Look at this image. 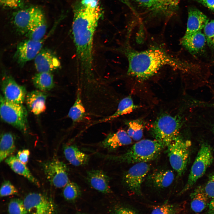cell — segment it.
Listing matches in <instances>:
<instances>
[{
    "label": "cell",
    "mask_w": 214,
    "mask_h": 214,
    "mask_svg": "<svg viewBox=\"0 0 214 214\" xmlns=\"http://www.w3.org/2000/svg\"><path fill=\"white\" fill-rule=\"evenodd\" d=\"M102 12L97 0H82L74 9L72 32L78 69L92 74L94 35Z\"/></svg>",
    "instance_id": "6da1fadb"
},
{
    "label": "cell",
    "mask_w": 214,
    "mask_h": 214,
    "mask_svg": "<svg viewBox=\"0 0 214 214\" xmlns=\"http://www.w3.org/2000/svg\"><path fill=\"white\" fill-rule=\"evenodd\" d=\"M125 52L128 62L127 74L141 81L152 76L165 66L188 73L195 69L194 64L176 58L159 47L140 51L128 49Z\"/></svg>",
    "instance_id": "7a4b0ae2"
},
{
    "label": "cell",
    "mask_w": 214,
    "mask_h": 214,
    "mask_svg": "<svg viewBox=\"0 0 214 214\" xmlns=\"http://www.w3.org/2000/svg\"><path fill=\"white\" fill-rule=\"evenodd\" d=\"M166 147V144L160 140L143 139L135 144L123 154L103 155V157L107 159L120 163L147 162L156 158Z\"/></svg>",
    "instance_id": "3957f363"
},
{
    "label": "cell",
    "mask_w": 214,
    "mask_h": 214,
    "mask_svg": "<svg viewBox=\"0 0 214 214\" xmlns=\"http://www.w3.org/2000/svg\"><path fill=\"white\" fill-rule=\"evenodd\" d=\"M0 114L5 122L26 133L28 130L27 112L22 104L13 103L0 96Z\"/></svg>",
    "instance_id": "277c9868"
},
{
    "label": "cell",
    "mask_w": 214,
    "mask_h": 214,
    "mask_svg": "<svg viewBox=\"0 0 214 214\" xmlns=\"http://www.w3.org/2000/svg\"><path fill=\"white\" fill-rule=\"evenodd\" d=\"M180 123L178 119L167 114L158 117L152 128V134L156 139L167 146L178 136Z\"/></svg>",
    "instance_id": "5b68a950"
},
{
    "label": "cell",
    "mask_w": 214,
    "mask_h": 214,
    "mask_svg": "<svg viewBox=\"0 0 214 214\" xmlns=\"http://www.w3.org/2000/svg\"><path fill=\"white\" fill-rule=\"evenodd\" d=\"M189 144L178 136L167 146L166 152L170 165L178 176L185 171L189 155Z\"/></svg>",
    "instance_id": "8992f818"
},
{
    "label": "cell",
    "mask_w": 214,
    "mask_h": 214,
    "mask_svg": "<svg viewBox=\"0 0 214 214\" xmlns=\"http://www.w3.org/2000/svg\"><path fill=\"white\" fill-rule=\"evenodd\" d=\"M213 160L212 152L210 145L202 144L191 168L187 182L180 194L192 187L198 180L204 174Z\"/></svg>",
    "instance_id": "52a82bcc"
},
{
    "label": "cell",
    "mask_w": 214,
    "mask_h": 214,
    "mask_svg": "<svg viewBox=\"0 0 214 214\" xmlns=\"http://www.w3.org/2000/svg\"><path fill=\"white\" fill-rule=\"evenodd\" d=\"M29 214H56L57 208L53 200L46 195L38 193H30L23 201Z\"/></svg>",
    "instance_id": "ba28073f"
},
{
    "label": "cell",
    "mask_w": 214,
    "mask_h": 214,
    "mask_svg": "<svg viewBox=\"0 0 214 214\" xmlns=\"http://www.w3.org/2000/svg\"><path fill=\"white\" fill-rule=\"evenodd\" d=\"M150 168L147 162L136 163L125 174L122 180L124 185L136 194L141 195V185Z\"/></svg>",
    "instance_id": "9c48e42d"
},
{
    "label": "cell",
    "mask_w": 214,
    "mask_h": 214,
    "mask_svg": "<svg viewBox=\"0 0 214 214\" xmlns=\"http://www.w3.org/2000/svg\"><path fill=\"white\" fill-rule=\"evenodd\" d=\"M42 165L47 179L55 187H64L69 181L67 167L62 161L55 158L43 163Z\"/></svg>",
    "instance_id": "30bf717a"
},
{
    "label": "cell",
    "mask_w": 214,
    "mask_h": 214,
    "mask_svg": "<svg viewBox=\"0 0 214 214\" xmlns=\"http://www.w3.org/2000/svg\"><path fill=\"white\" fill-rule=\"evenodd\" d=\"M1 88L3 97L8 101L22 104L26 95L25 88L19 84L7 72L3 73Z\"/></svg>",
    "instance_id": "8fae6325"
},
{
    "label": "cell",
    "mask_w": 214,
    "mask_h": 214,
    "mask_svg": "<svg viewBox=\"0 0 214 214\" xmlns=\"http://www.w3.org/2000/svg\"><path fill=\"white\" fill-rule=\"evenodd\" d=\"M43 40H35L28 38L17 45L14 58L19 65L23 67L27 62L34 59L43 48Z\"/></svg>",
    "instance_id": "7c38bea8"
},
{
    "label": "cell",
    "mask_w": 214,
    "mask_h": 214,
    "mask_svg": "<svg viewBox=\"0 0 214 214\" xmlns=\"http://www.w3.org/2000/svg\"><path fill=\"white\" fill-rule=\"evenodd\" d=\"M135 0L141 7L155 16H171L177 6L176 0Z\"/></svg>",
    "instance_id": "4fadbf2b"
},
{
    "label": "cell",
    "mask_w": 214,
    "mask_h": 214,
    "mask_svg": "<svg viewBox=\"0 0 214 214\" xmlns=\"http://www.w3.org/2000/svg\"><path fill=\"white\" fill-rule=\"evenodd\" d=\"M41 11L37 7H31L20 9L14 13L12 21L18 33L25 35L34 20Z\"/></svg>",
    "instance_id": "5bb4252c"
},
{
    "label": "cell",
    "mask_w": 214,
    "mask_h": 214,
    "mask_svg": "<svg viewBox=\"0 0 214 214\" xmlns=\"http://www.w3.org/2000/svg\"><path fill=\"white\" fill-rule=\"evenodd\" d=\"M34 59V66L38 72L51 73L61 66L57 57L48 48H42Z\"/></svg>",
    "instance_id": "9a60e30c"
},
{
    "label": "cell",
    "mask_w": 214,
    "mask_h": 214,
    "mask_svg": "<svg viewBox=\"0 0 214 214\" xmlns=\"http://www.w3.org/2000/svg\"><path fill=\"white\" fill-rule=\"evenodd\" d=\"M86 179L89 184L95 190L104 194L111 192L109 186L110 178L103 171H89L87 172Z\"/></svg>",
    "instance_id": "2e32d148"
},
{
    "label": "cell",
    "mask_w": 214,
    "mask_h": 214,
    "mask_svg": "<svg viewBox=\"0 0 214 214\" xmlns=\"http://www.w3.org/2000/svg\"><path fill=\"white\" fill-rule=\"evenodd\" d=\"M206 42L205 35L201 31L185 34L181 40L182 45L193 55L202 52L205 48Z\"/></svg>",
    "instance_id": "e0dca14e"
},
{
    "label": "cell",
    "mask_w": 214,
    "mask_h": 214,
    "mask_svg": "<svg viewBox=\"0 0 214 214\" xmlns=\"http://www.w3.org/2000/svg\"><path fill=\"white\" fill-rule=\"evenodd\" d=\"M131 138L127 132L122 130L110 133L99 144L100 146L109 151L114 150L118 147L132 143Z\"/></svg>",
    "instance_id": "ac0fdd59"
},
{
    "label": "cell",
    "mask_w": 214,
    "mask_h": 214,
    "mask_svg": "<svg viewBox=\"0 0 214 214\" xmlns=\"http://www.w3.org/2000/svg\"><path fill=\"white\" fill-rule=\"evenodd\" d=\"M207 17L200 10L195 7L188 10V17L186 34L201 31L209 22Z\"/></svg>",
    "instance_id": "d6986e66"
},
{
    "label": "cell",
    "mask_w": 214,
    "mask_h": 214,
    "mask_svg": "<svg viewBox=\"0 0 214 214\" xmlns=\"http://www.w3.org/2000/svg\"><path fill=\"white\" fill-rule=\"evenodd\" d=\"M47 95L43 92L34 90L26 94L25 100L30 111L35 115H39L46 109Z\"/></svg>",
    "instance_id": "ffe728a7"
},
{
    "label": "cell",
    "mask_w": 214,
    "mask_h": 214,
    "mask_svg": "<svg viewBox=\"0 0 214 214\" xmlns=\"http://www.w3.org/2000/svg\"><path fill=\"white\" fill-rule=\"evenodd\" d=\"M174 174L171 170H160L155 171L148 176L147 181L153 187L163 188L169 186L174 179Z\"/></svg>",
    "instance_id": "44dd1931"
},
{
    "label": "cell",
    "mask_w": 214,
    "mask_h": 214,
    "mask_svg": "<svg viewBox=\"0 0 214 214\" xmlns=\"http://www.w3.org/2000/svg\"><path fill=\"white\" fill-rule=\"evenodd\" d=\"M47 29L46 21L42 11L35 19L29 31L25 35L28 39L40 40L44 37Z\"/></svg>",
    "instance_id": "7402d4cb"
},
{
    "label": "cell",
    "mask_w": 214,
    "mask_h": 214,
    "mask_svg": "<svg viewBox=\"0 0 214 214\" xmlns=\"http://www.w3.org/2000/svg\"><path fill=\"white\" fill-rule=\"evenodd\" d=\"M64 153L66 160L75 166L85 165L87 164L89 160V155L81 152L74 145L65 146Z\"/></svg>",
    "instance_id": "603a6c76"
},
{
    "label": "cell",
    "mask_w": 214,
    "mask_h": 214,
    "mask_svg": "<svg viewBox=\"0 0 214 214\" xmlns=\"http://www.w3.org/2000/svg\"><path fill=\"white\" fill-rule=\"evenodd\" d=\"M139 106L135 104L130 95L123 98L119 102L117 109L112 114L98 120L94 124L112 120L123 115L129 114L138 108Z\"/></svg>",
    "instance_id": "cb8c5ba5"
},
{
    "label": "cell",
    "mask_w": 214,
    "mask_h": 214,
    "mask_svg": "<svg viewBox=\"0 0 214 214\" xmlns=\"http://www.w3.org/2000/svg\"><path fill=\"white\" fill-rule=\"evenodd\" d=\"M5 162L15 173L22 175L36 185L39 186V181L32 174L28 168L16 156L11 155L5 160Z\"/></svg>",
    "instance_id": "d4e9b609"
},
{
    "label": "cell",
    "mask_w": 214,
    "mask_h": 214,
    "mask_svg": "<svg viewBox=\"0 0 214 214\" xmlns=\"http://www.w3.org/2000/svg\"><path fill=\"white\" fill-rule=\"evenodd\" d=\"M75 100L70 108L68 114V117L73 123L82 121L86 115L85 109L82 103L80 89L78 88Z\"/></svg>",
    "instance_id": "484cf974"
},
{
    "label": "cell",
    "mask_w": 214,
    "mask_h": 214,
    "mask_svg": "<svg viewBox=\"0 0 214 214\" xmlns=\"http://www.w3.org/2000/svg\"><path fill=\"white\" fill-rule=\"evenodd\" d=\"M15 148V139L13 135L9 132L2 133L0 139V162L10 156Z\"/></svg>",
    "instance_id": "4316f807"
},
{
    "label": "cell",
    "mask_w": 214,
    "mask_h": 214,
    "mask_svg": "<svg viewBox=\"0 0 214 214\" xmlns=\"http://www.w3.org/2000/svg\"><path fill=\"white\" fill-rule=\"evenodd\" d=\"M32 81L35 87L43 92L50 90L54 85L53 76L51 73L38 72L33 76Z\"/></svg>",
    "instance_id": "83f0119b"
},
{
    "label": "cell",
    "mask_w": 214,
    "mask_h": 214,
    "mask_svg": "<svg viewBox=\"0 0 214 214\" xmlns=\"http://www.w3.org/2000/svg\"><path fill=\"white\" fill-rule=\"evenodd\" d=\"M191 208L196 213H199L207 207L209 198L205 194L203 188H198L191 195Z\"/></svg>",
    "instance_id": "f1b7e54d"
},
{
    "label": "cell",
    "mask_w": 214,
    "mask_h": 214,
    "mask_svg": "<svg viewBox=\"0 0 214 214\" xmlns=\"http://www.w3.org/2000/svg\"><path fill=\"white\" fill-rule=\"evenodd\" d=\"M125 124L128 127L127 132L131 138L136 141L141 139L145 126L143 120L141 119L131 120L126 121Z\"/></svg>",
    "instance_id": "f546056e"
},
{
    "label": "cell",
    "mask_w": 214,
    "mask_h": 214,
    "mask_svg": "<svg viewBox=\"0 0 214 214\" xmlns=\"http://www.w3.org/2000/svg\"><path fill=\"white\" fill-rule=\"evenodd\" d=\"M63 193L64 198L67 200L73 202L81 196V191L76 183L69 181L64 187Z\"/></svg>",
    "instance_id": "4dcf8cb0"
},
{
    "label": "cell",
    "mask_w": 214,
    "mask_h": 214,
    "mask_svg": "<svg viewBox=\"0 0 214 214\" xmlns=\"http://www.w3.org/2000/svg\"><path fill=\"white\" fill-rule=\"evenodd\" d=\"M179 210L178 205L166 201L162 204L155 206L151 214H177Z\"/></svg>",
    "instance_id": "1f68e13d"
},
{
    "label": "cell",
    "mask_w": 214,
    "mask_h": 214,
    "mask_svg": "<svg viewBox=\"0 0 214 214\" xmlns=\"http://www.w3.org/2000/svg\"><path fill=\"white\" fill-rule=\"evenodd\" d=\"M9 214H26L28 213L23 201L18 199H11L8 204Z\"/></svg>",
    "instance_id": "d6a6232c"
},
{
    "label": "cell",
    "mask_w": 214,
    "mask_h": 214,
    "mask_svg": "<svg viewBox=\"0 0 214 214\" xmlns=\"http://www.w3.org/2000/svg\"><path fill=\"white\" fill-rule=\"evenodd\" d=\"M204 32L208 46L211 49H214V19L206 24Z\"/></svg>",
    "instance_id": "836d02e7"
},
{
    "label": "cell",
    "mask_w": 214,
    "mask_h": 214,
    "mask_svg": "<svg viewBox=\"0 0 214 214\" xmlns=\"http://www.w3.org/2000/svg\"><path fill=\"white\" fill-rule=\"evenodd\" d=\"M18 193L17 190L10 181H5L2 183L0 191L1 197L16 195Z\"/></svg>",
    "instance_id": "e575fe53"
},
{
    "label": "cell",
    "mask_w": 214,
    "mask_h": 214,
    "mask_svg": "<svg viewBox=\"0 0 214 214\" xmlns=\"http://www.w3.org/2000/svg\"><path fill=\"white\" fill-rule=\"evenodd\" d=\"M112 214H139L132 207L122 204L114 205L112 209Z\"/></svg>",
    "instance_id": "d590c367"
},
{
    "label": "cell",
    "mask_w": 214,
    "mask_h": 214,
    "mask_svg": "<svg viewBox=\"0 0 214 214\" xmlns=\"http://www.w3.org/2000/svg\"><path fill=\"white\" fill-rule=\"evenodd\" d=\"M0 3L1 7L5 9H20L24 6L23 0H0Z\"/></svg>",
    "instance_id": "8d00e7d4"
},
{
    "label": "cell",
    "mask_w": 214,
    "mask_h": 214,
    "mask_svg": "<svg viewBox=\"0 0 214 214\" xmlns=\"http://www.w3.org/2000/svg\"><path fill=\"white\" fill-rule=\"evenodd\" d=\"M203 189L205 194L209 199L214 198V173L209 179Z\"/></svg>",
    "instance_id": "74e56055"
},
{
    "label": "cell",
    "mask_w": 214,
    "mask_h": 214,
    "mask_svg": "<svg viewBox=\"0 0 214 214\" xmlns=\"http://www.w3.org/2000/svg\"><path fill=\"white\" fill-rule=\"evenodd\" d=\"M30 154L29 150L23 149L18 152L16 157L21 162L26 165L28 162Z\"/></svg>",
    "instance_id": "f35d334b"
},
{
    "label": "cell",
    "mask_w": 214,
    "mask_h": 214,
    "mask_svg": "<svg viewBox=\"0 0 214 214\" xmlns=\"http://www.w3.org/2000/svg\"><path fill=\"white\" fill-rule=\"evenodd\" d=\"M198 2L214 11V0H197Z\"/></svg>",
    "instance_id": "ab89813d"
},
{
    "label": "cell",
    "mask_w": 214,
    "mask_h": 214,
    "mask_svg": "<svg viewBox=\"0 0 214 214\" xmlns=\"http://www.w3.org/2000/svg\"><path fill=\"white\" fill-rule=\"evenodd\" d=\"M207 214H214V198L212 199L209 204Z\"/></svg>",
    "instance_id": "60d3db41"
},
{
    "label": "cell",
    "mask_w": 214,
    "mask_h": 214,
    "mask_svg": "<svg viewBox=\"0 0 214 214\" xmlns=\"http://www.w3.org/2000/svg\"><path fill=\"white\" fill-rule=\"evenodd\" d=\"M181 0H176L175 2L177 6L178 4Z\"/></svg>",
    "instance_id": "b9f144b4"
},
{
    "label": "cell",
    "mask_w": 214,
    "mask_h": 214,
    "mask_svg": "<svg viewBox=\"0 0 214 214\" xmlns=\"http://www.w3.org/2000/svg\"><path fill=\"white\" fill-rule=\"evenodd\" d=\"M121 0L122 2L125 3H127V2H128V0Z\"/></svg>",
    "instance_id": "7bdbcfd3"
},
{
    "label": "cell",
    "mask_w": 214,
    "mask_h": 214,
    "mask_svg": "<svg viewBox=\"0 0 214 214\" xmlns=\"http://www.w3.org/2000/svg\"><path fill=\"white\" fill-rule=\"evenodd\" d=\"M76 214H86L85 213H81V212H78L77 213H76Z\"/></svg>",
    "instance_id": "ee69618b"
},
{
    "label": "cell",
    "mask_w": 214,
    "mask_h": 214,
    "mask_svg": "<svg viewBox=\"0 0 214 214\" xmlns=\"http://www.w3.org/2000/svg\"></svg>",
    "instance_id": "f6af8a7d"
}]
</instances>
